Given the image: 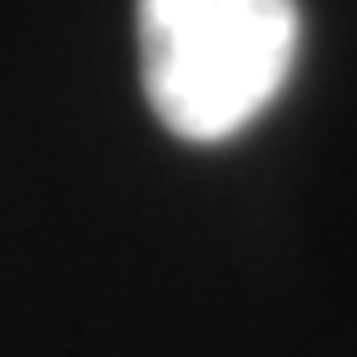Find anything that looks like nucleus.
Wrapping results in <instances>:
<instances>
[{
    "instance_id": "obj_1",
    "label": "nucleus",
    "mask_w": 357,
    "mask_h": 357,
    "mask_svg": "<svg viewBox=\"0 0 357 357\" xmlns=\"http://www.w3.org/2000/svg\"><path fill=\"white\" fill-rule=\"evenodd\" d=\"M293 55V0H139L149 109L189 144L243 134L283 95Z\"/></svg>"
}]
</instances>
